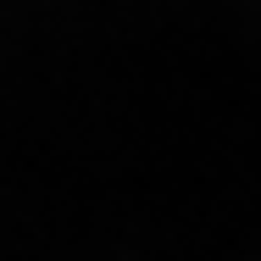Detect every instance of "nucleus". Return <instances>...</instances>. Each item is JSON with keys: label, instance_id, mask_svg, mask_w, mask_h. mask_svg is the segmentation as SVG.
I'll return each mask as SVG.
<instances>
[]
</instances>
